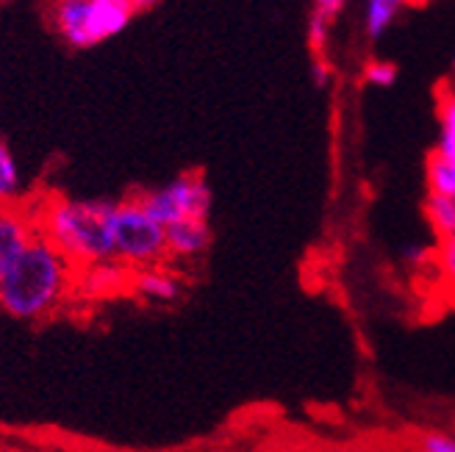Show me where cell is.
Returning a JSON list of instances; mask_svg holds the SVG:
<instances>
[{
  "mask_svg": "<svg viewBox=\"0 0 455 452\" xmlns=\"http://www.w3.org/2000/svg\"><path fill=\"white\" fill-rule=\"evenodd\" d=\"M76 264L39 231L0 275V311L14 320H44L56 313L76 283Z\"/></svg>",
  "mask_w": 455,
  "mask_h": 452,
  "instance_id": "6da1fadb",
  "label": "cell"
},
{
  "mask_svg": "<svg viewBox=\"0 0 455 452\" xmlns=\"http://www.w3.org/2000/svg\"><path fill=\"white\" fill-rule=\"evenodd\" d=\"M111 200H73L48 197L34 214V225L48 236L76 266L114 261L111 242Z\"/></svg>",
  "mask_w": 455,
  "mask_h": 452,
  "instance_id": "7a4b0ae2",
  "label": "cell"
},
{
  "mask_svg": "<svg viewBox=\"0 0 455 452\" xmlns=\"http://www.w3.org/2000/svg\"><path fill=\"white\" fill-rule=\"evenodd\" d=\"M156 0H76V4H53L51 22L56 34L76 51L117 36L128 22Z\"/></svg>",
  "mask_w": 455,
  "mask_h": 452,
  "instance_id": "3957f363",
  "label": "cell"
},
{
  "mask_svg": "<svg viewBox=\"0 0 455 452\" xmlns=\"http://www.w3.org/2000/svg\"><path fill=\"white\" fill-rule=\"evenodd\" d=\"M108 225L114 261L125 264L128 269H140L167 258V228L142 206L140 197L114 202Z\"/></svg>",
  "mask_w": 455,
  "mask_h": 452,
  "instance_id": "277c9868",
  "label": "cell"
},
{
  "mask_svg": "<svg viewBox=\"0 0 455 452\" xmlns=\"http://www.w3.org/2000/svg\"><path fill=\"white\" fill-rule=\"evenodd\" d=\"M140 200H142V206L164 225V228L170 222L189 219V217L209 219V211H212V189L200 172L178 175L167 186L140 194Z\"/></svg>",
  "mask_w": 455,
  "mask_h": 452,
  "instance_id": "5b68a950",
  "label": "cell"
},
{
  "mask_svg": "<svg viewBox=\"0 0 455 452\" xmlns=\"http://www.w3.org/2000/svg\"><path fill=\"white\" fill-rule=\"evenodd\" d=\"M212 247V228L206 217H189L167 225V258L192 264Z\"/></svg>",
  "mask_w": 455,
  "mask_h": 452,
  "instance_id": "8992f818",
  "label": "cell"
},
{
  "mask_svg": "<svg viewBox=\"0 0 455 452\" xmlns=\"http://www.w3.org/2000/svg\"><path fill=\"white\" fill-rule=\"evenodd\" d=\"M34 234L36 225L31 211L22 209L20 202H0V275Z\"/></svg>",
  "mask_w": 455,
  "mask_h": 452,
  "instance_id": "52a82bcc",
  "label": "cell"
},
{
  "mask_svg": "<svg viewBox=\"0 0 455 452\" xmlns=\"http://www.w3.org/2000/svg\"><path fill=\"white\" fill-rule=\"evenodd\" d=\"M131 291L148 303H172L180 295V281L162 269V264L131 269Z\"/></svg>",
  "mask_w": 455,
  "mask_h": 452,
  "instance_id": "ba28073f",
  "label": "cell"
},
{
  "mask_svg": "<svg viewBox=\"0 0 455 452\" xmlns=\"http://www.w3.org/2000/svg\"><path fill=\"white\" fill-rule=\"evenodd\" d=\"M408 4V0H367L363 4V28L372 39L383 36L392 28V22L397 20L400 9Z\"/></svg>",
  "mask_w": 455,
  "mask_h": 452,
  "instance_id": "9c48e42d",
  "label": "cell"
},
{
  "mask_svg": "<svg viewBox=\"0 0 455 452\" xmlns=\"http://www.w3.org/2000/svg\"><path fill=\"white\" fill-rule=\"evenodd\" d=\"M436 153L455 164V89L439 95V145Z\"/></svg>",
  "mask_w": 455,
  "mask_h": 452,
  "instance_id": "30bf717a",
  "label": "cell"
},
{
  "mask_svg": "<svg viewBox=\"0 0 455 452\" xmlns=\"http://www.w3.org/2000/svg\"><path fill=\"white\" fill-rule=\"evenodd\" d=\"M22 197V175L9 142L0 137V202H20Z\"/></svg>",
  "mask_w": 455,
  "mask_h": 452,
  "instance_id": "8fae6325",
  "label": "cell"
},
{
  "mask_svg": "<svg viewBox=\"0 0 455 452\" xmlns=\"http://www.w3.org/2000/svg\"><path fill=\"white\" fill-rule=\"evenodd\" d=\"M425 214H427L430 228L439 234V239H447L455 234V197L427 192Z\"/></svg>",
  "mask_w": 455,
  "mask_h": 452,
  "instance_id": "7c38bea8",
  "label": "cell"
},
{
  "mask_svg": "<svg viewBox=\"0 0 455 452\" xmlns=\"http://www.w3.org/2000/svg\"><path fill=\"white\" fill-rule=\"evenodd\" d=\"M439 275L444 281V289H447V295L455 300V234L442 239V247H439Z\"/></svg>",
  "mask_w": 455,
  "mask_h": 452,
  "instance_id": "4fadbf2b",
  "label": "cell"
},
{
  "mask_svg": "<svg viewBox=\"0 0 455 452\" xmlns=\"http://www.w3.org/2000/svg\"><path fill=\"white\" fill-rule=\"evenodd\" d=\"M363 81L378 86V89H386L392 86L397 81V67L392 61H370L367 67H363Z\"/></svg>",
  "mask_w": 455,
  "mask_h": 452,
  "instance_id": "5bb4252c",
  "label": "cell"
},
{
  "mask_svg": "<svg viewBox=\"0 0 455 452\" xmlns=\"http://www.w3.org/2000/svg\"><path fill=\"white\" fill-rule=\"evenodd\" d=\"M328 34H331V17L323 12H314L311 26H308V42L316 53H323L328 48Z\"/></svg>",
  "mask_w": 455,
  "mask_h": 452,
  "instance_id": "9a60e30c",
  "label": "cell"
},
{
  "mask_svg": "<svg viewBox=\"0 0 455 452\" xmlns=\"http://www.w3.org/2000/svg\"><path fill=\"white\" fill-rule=\"evenodd\" d=\"M419 449L425 452H455V436L450 433H427L419 439Z\"/></svg>",
  "mask_w": 455,
  "mask_h": 452,
  "instance_id": "2e32d148",
  "label": "cell"
},
{
  "mask_svg": "<svg viewBox=\"0 0 455 452\" xmlns=\"http://www.w3.org/2000/svg\"><path fill=\"white\" fill-rule=\"evenodd\" d=\"M341 6H345V0H316V12H323L328 17H333Z\"/></svg>",
  "mask_w": 455,
  "mask_h": 452,
  "instance_id": "e0dca14e",
  "label": "cell"
},
{
  "mask_svg": "<svg viewBox=\"0 0 455 452\" xmlns=\"http://www.w3.org/2000/svg\"><path fill=\"white\" fill-rule=\"evenodd\" d=\"M314 81H316V86H328V81H331L328 64H323V61H316V64H314Z\"/></svg>",
  "mask_w": 455,
  "mask_h": 452,
  "instance_id": "ac0fdd59",
  "label": "cell"
},
{
  "mask_svg": "<svg viewBox=\"0 0 455 452\" xmlns=\"http://www.w3.org/2000/svg\"><path fill=\"white\" fill-rule=\"evenodd\" d=\"M53 4H76V0H53Z\"/></svg>",
  "mask_w": 455,
  "mask_h": 452,
  "instance_id": "d6986e66",
  "label": "cell"
},
{
  "mask_svg": "<svg viewBox=\"0 0 455 452\" xmlns=\"http://www.w3.org/2000/svg\"><path fill=\"white\" fill-rule=\"evenodd\" d=\"M452 75H455V56H452Z\"/></svg>",
  "mask_w": 455,
  "mask_h": 452,
  "instance_id": "ffe728a7",
  "label": "cell"
}]
</instances>
